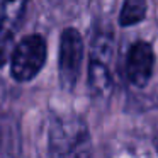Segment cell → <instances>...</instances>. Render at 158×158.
Here are the masks:
<instances>
[{
    "instance_id": "cell-5",
    "label": "cell",
    "mask_w": 158,
    "mask_h": 158,
    "mask_svg": "<svg viewBox=\"0 0 158 158\" xmlns=\"http://www.w3.org/2000/svg\"><path fill=\"white\" fill-rule=\"evenodd\" d=\"M156 65V55L151 43L138 39L129 46L126 55V80L134 89H144L151 82V77Z\"/></svg>"
},
{
    "instance_id": "cell-4",
    "label": "cell",
    "mask_w": 158,
    "mask_h": 158,
    "mask_svg": "<svg viewBox=\"0 0 158 158\" xmlns=\"http://www.w3.org/2000/svg\"><path fill=\"white\" fill-rule=\"evenodd\" d=\"M85 44L78 29H63L58 51V82L65 92H73L83 66Z\"/></svg>"
},
{
    "instance_id": "cell-6",
    "label": "cell",
    "mask_w": 158,
    "mask_h": 158,
    "mask_svg": "<svg viewBox=\"0 0 158 158\" xmlns=\"http://www.w3.org/2000/svg\"><path fill=\"white\" fill-rule=\"evenodd\" d=\"M29 0H0V27L14 34L26 14Z\"/></svg>"
},
{
    "instance_id": "cell-1",
    "label": "cell",
    "mask_w": 158,
    "mask_h": 158,
    "mask_svg": "<svg viewBox=\"0 0 158 158\" xmlns=\"http://www.w3.org/2000/svg\"><path fill=\"white\" fill-rule=\"evenodd\" d=\"M114 48L116 43L110 29H99L94 34L89 55V89L95 99H109L114 90Z\"/></svg>"
},
{
    "instance_id": "cell-2",
    "label": "cell",
    "mask_w": 158,
    "mask_h": 158,
    "mask_svg": "<svg viewBox=\"0 0 158 158\" xmlns=\"http://www.w3.org/2000/svg\"><path fill=\"white\" fill-rule=\"evenodd\" d=\"M89 143V127L77 116H58L49 124L48 146L53 156H70L83 153Z\"/></svg>"
},
{
    "instance_id": "cell-8",
    "label": "cell",
    "mask_w": 158,
    "mask_h": 158,
    "mask_svg": "<svg viewBox=\"0 0 158 158\" xmlns=\"http://www.w3.org/2000/svg\"><path fill=\"white\" fill-rule=\"evenodd\" d=\"M12 39H14V34L12 32H7L0 27V68L4 66L5 60L9 56V49H10Z\"/></svg>"
},
{
    "instance_id": "cell-7",
    "label": "cell",
    "mask_w": 158,
    "mask_h": 158,
    "mask_svg": "<svg viewBox=\"0 0 158 158\" xmlns=\"http://www.w3.org/2000/svg\"><path fill=\"white\" fill-rule=\"evenodd\" d=\"M148 15V0H123L119 10V26L131 27L143 22Z\"/></svg>"
},
{
    "instance_id": "cell-3",
    "label": "cell",
    "mask_w": 158,
    "mask_h": 158,
    "mask_svg": "<svg viewBox=\"0 0 158 158\" xmlns=\"http://www.w3.org/2000/svg\"><path fill=\"white\" fill-rule=\"evenodd\" d=\"M48 58V44L41 34H29L10 53V75L15 82H31L39 75Z\"/></svg>"
}]
</instances>
